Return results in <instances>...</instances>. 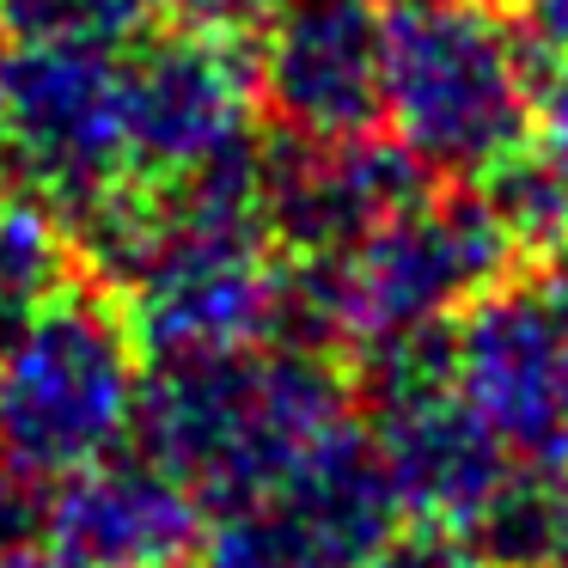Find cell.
Here are the masks:
<instances>
[{
  "mask_svg": "<svg viewBox=\"0 0 568 568\" xmlns=\"http://www.w3.org/2000/svg\"><path fill=\"white\" fill-rule=\"evenodd\" d=\"M355 416L348 361L263 343L239 355L148 361L129 440L172 465L221 519L275 495Z\"/></svg>",
  "mask_w": 568,
  "mask_h": 568,
  "instance_id": "cell-1",
  "label": "cell"
},
{
  "mask_svg": "<svg viewBox=\"0 0 568 568\" xmlns=\"http://www.w3.org/2000/svg\"><path fill=\"white\" fill-rule=\"evenodd\" d=\"M538 62L489 0L385 7V123L428 178L483 184L531 141Z\"/></svg>",
  "mask_w": 568,
  "mask_h": 568,
  "instance_id": "cell-2",
  "label": "cell"
},
{
  "mask_svg": "<svg viewBox=\"0 0 568 568\" xmlns=\"http://www.w3.org/2000/svg\"><path fill=\"white\" fill-rule=\"evenodd\" d=\"M148 379L135 331L92 275L31 306L0 348V458L43 483L129 446Z\"/></svg>",
  "mask_w": 568,
  "mask_h": 568,
  "instance_id": "cell-3",
  "label": "cell"
},
{
  "mask_svg": "<svg viewBox=\"0 0 568 568\" xmlns=\"http://www.w3.org/2000/svg\"><path fill=\"white\" fill-rule=\"evenodd\" d=\"M0 135L19 178L68 214L129 184L123 50L13 38L0 50Z\"/></svg>",
  "mask_w": 568,
  "mask_h": 568,
  "instance_id": "cell-4",
  "label": "cell"
},
{
  "mask_svg": "<svg viewBox=\"0 0 568 568\" xmlns=\"http://www.w3.org/2000/svg\"><path fill=\"white\" fill-rule=\"evenodd\" d=\"M257 68L239 38L178 31L135 43L129 62V172L135 184H184L257 148Z\"/></svg>",
  "mask_w": 568,
  "mask_h": 568,
  "instance_id": "cell-5",
  "label": "cell"
},
{
  "mask_svg": "<svg viewBox=\"0 0 568 568\" xmlns=\"http://www.w3.org/2000/svg\"><path fill=\"white\" fill-rule=\"evenodd\" d=\"M257 99L300 141H355L385 123L379 0H282L257 38Z\"/></svg>",
  "mask_w": 568,
  "mask_h": 568,
  "instance_id": "cell-6",
  "label": "cell"
},
{
  "mask_svg": "<svg viewBox=\"0 0 568 568\" xmlns=\"http://www.w3.org/2000/svg\"><path fill=\"white\" fill-rule=\"evenodd\" d=\"M361 416L373 428V446H379L385 477H392L409 526L465 531L477 519V507L519 465V453L477 416V404L458 392L453 373L367 392Z\"/></svg>",
  "mask_w": 568,
  "mask_h": 568,
  "instance_id": "cell-7",
  "label": "cell"
},
{
  "mask_svg": "<svg viewBox=\"0 0 568 568\" xmlns=\"http://www.w3.org/2000/svg\"><path fill=\"white\" fill-rule=\"evenodd\" d=\"M568 306L550 282H514L477 300L453 324V379L477 416L519 458L556 465V397H562Z\"/></svg>",
  "mask_w": 568,
  "mask_h": 568,
  "instance_id": "cell-8",
  "label": "cell"
},
{
  "mask_svg": "<svg viewBox=\"0 0 568 568\" xmlns=\"http://www.w3.org/2000/svg\"><path fill=\"white\" fill-rule=\"evenodd\" d=\"M422 196H428V172L397 135H287L275 153H263V226H270V245L287 257L348 251Z\"/></svg>",
  "mask_w": 568,
  "mask_h": 568,
  "instance_id": "cell-9",
  "label": "cell"
},
{
  "mask_svg": "<svg viewBox=\"0 0 568 568\" xmlns=\"http://www.w3.org/2000/svg\"><path fill=\"white\" fill-rule=\"evenodd\" d=\"M214 514L135 440L80 465L50 495V538L87 568H190Z\"/></svg>",
  "mask_w": 568,
  "mask_h": 568,
  "instance_id": "cell-10",
  "label": "cell"
},
{
  "mask_svg": "<svg viewBox=\"0 0 568 568\" xmlns=\"http://www.w3.org/2000/svg\"><path fill=\"white\" fill-rule=\"evenodd\" d=\"M257 514L300 568H367L404 531V501L385 477L367 416L343 422L282 489L263 495Z\"/></svg>",
  "mask_w": 568,
  "mask_h": 568,
  "instance_id": "cell-11",
  "label": "cell"
},
{
  "mask_svg": "<svg viewBox=\"0 0 568 568\" xmlns=\"http://www.w3.org/2000/svg\"><path fill=\"white\" fill-rule=\"evenodd\" d=\"M568 526V470L544 458H519L507 483L477 507L458 538L483 568H556Z\"/></svg>",
  "mask_w": 568,
  "mask_h": 568,
  "instance_id": "cell-12",
  "label": "cell"
},
{
  "mask_svg": "<svg viewBox=\"0 0 568 568\" xmlns=\"http://www.w3.org/2000/svg\"><path fill=\"white\" fill-rule=\"evenodd\" d=\"M80 275L87 270H80L74 221L62 202L31 184H0V312L26 318L31 306H43Z\"/></svg>",
  "mask_w": 568,
  "mask_h": 568,
  "instance_id": "cell-13",
  "label": "cell"
},
{
  "mask_svg": "<svg viewBox=\"0 0 568 568\" xmlns=\"http://www.w3.org/2000/svg\"><path fill=\"white\" fill-rule=\"evenodd\" d=\"M477 196L489 202V214L501 221L519 257L550 263L568 245V172L550 165L538 148H519L514 160H501L477 184Z\"/></svg>",
  "mask_w": 568,
  "mask_h": 568,
  "instance_id": "cell-14",
  "label": "cell"
},
{
  "mask_svg": "<svg viewBox=\"0 0 568 568\" xmlns=\"http://www.w3.org/2000/svg\"><path fill=\"white\" fill-rule=\"evenodd\" d=\"M165 0H0L13 38L92 43V50H135L153 38Z\"/></svg>",
  "mask_w": 568,
  "mask_h": 568,
  "instance_id": "cell-15",
  "label": "cell"
},
{
  "mask_svg": "<svg viewBox=\"0 0 568 568\" xmlns=\"http://www.w3.org/2000/svg\"><path fill=\"white\" fill-rule=\"evenodd\" d=\"M50 495H55V483L0 458V556L19 550V544L50 538Z\"/></svg>",
  "mask_w": 568,
  "mask_h": 568,
  "instance_id": "cell-16",
  "label": "cell"
},
{
  "mask_svg": "<svg viewBox=\"0 0 568 568\" xmlns=\"http://www.w3.org/2000/svg\"><path fill=\"white\" fill-rule=\"evenodd\" d=\"M367 568H483L470 556V544L458 531H434V526H416V531H397Z\"/></svg>",
  "mask_w": 568,
  "mask_h": 568,
  "instance_id": "cell-17",
  "label": "cell"
},
{
  "mask_svg": "<svg viewBox=\"0 0 568 568\" xmlns=\"http://www.w3.org/2000/svg\"><path fill=\"white\" fill-rule=\"evenodd\" d=\"M501 13L538 68L568 55V0H501Z\"/></svg>",
  "mask_w": 568,
  "mask_h": 568,
  "instance_id": "cell-18",
  "label": "cell"
},
{
  "mask_svg": "<svg viewBox=\"0 0 568 568\" xmlns=\"http://www.w3.org/2000/svg\"><path fill=\"white\" fill-rule=\"evenodd\" d=\"M275 7H282V0H165V13H178L190 31H214V38L263 31V19H270Z\"/></svg>",
  "mask_w": 568,
  "mask_h": 568,
  "instance_id": "cell-19",
  "label": "cell"
},
{
  "mask_svg": "<svg viewBox=\"0 0 568 568\" xmlns=\"http://www.w3.org/2000/svg\"><path fill=\"white\" fill-rule=\"evenodd\" d=\"M0 568H87L80 556H68L55 538H38V544H19V550L0 556Z\"/></svg>",
  "mask_w": 568,
  "mask_h": 568,
  "instance_id": "cell-20",
  "label": "cell"
},
{
  "mask_svg": "<svg viewBox=\"0 0 568 568\" xmlns=\"http://www.w3.org/2000/svg\"><path fill=\"white\" fill-rule=\"evenodd\" d=\"M556 465L568 470V355H562V397H556Z\"/></svg>",
  "mask_w": 568,
  "mask_h": 568,
  "instance_id": "cell-21",
  "label": "cell"
},
{
  "mask_svg": "<svg viewBox=\"0 0 568 568\" xmlns=\"http://www.w3.org/2000/svg\"><path fill=\"white\" fill-rule=\"evenodd\" d=\"M544 282H550V294H556V300H562V306H568V245H562V251H556V257H550V275H544Z\"/></svg>",
  "mask_w": 568,
  "mask_h": 568,
  "instance_id": "cell-22",
  "label": "cell"
},
{
  "mask_svg": "<svg viewBox=\"0 0 568 568\" xmlns=\"http://www.w3.org/2000/svg\"><path fill=\"white\" fill-rule=\"evenodd\" d=\"M556 568H568V526H562V556H556Z\"/></svg>",
  "mask_w": 568,
  "mask_h": 568,
  "instance_id": "cell-23",
  "label": "cell"
},
{
  "mask_svg": "<svg viewBox=\"0 0 568 568\" xmlns=\"http://www.w3.org/2000/svg\"><path fill=\"white\" fill-rule=\"evenodd\" d=\"M0 172H7V135H0Z\"/></svg>",
  "mask_w": 568,
  "mask_h": 568,
  "instance_id": "cell-24",
  "label": "cell"
},
{
  "mask_svg": "<svg viewBox=\"0 0 568 568\" xmlns=\"http://www.w3.org/2000/svg\"><path fill=\"white\" fill-rule=\"evenodd\" d=\"M0 31H7V19H0Z\"/></svg>",
  "mask_w": 568,
  "mask_h": 568,
  "instance_id": "cell-25",
  "label": "cell"
}]
</instances>
